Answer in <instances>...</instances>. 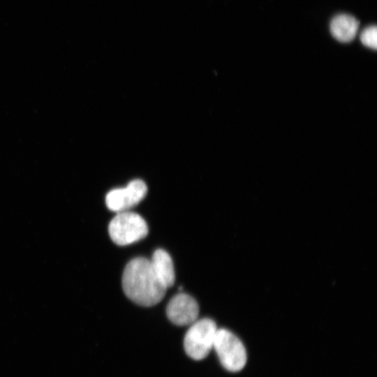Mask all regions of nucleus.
<instances>
[{"mask_svg":"<svg viewBox=\"0 0 377 377\" xmlns=\"http://www.w3.org/2000/svg\"><path fill=\"white\" fill-rule=\"evenodd\" d=\"M121 284L126 297L144 306L158 303L167 290L154 272L150 260L143 257L135 258L127 263Z\"/></svg>","mask_w":377,"mask_h":377,"instance_id":"obj_1","label":"nucleus"},{"mask_svg":"<svg viewBox=\"0 0 377 377\" xmlns=\"http://www.w3.org/2000/svg\"><path fill=\"white\" fill-rule=\"evenodd\" d=\"M108 232L116 244L126 246L145 237L148 233V226L140 214L124 211L117 213L110 221Z\"/></svg>","mask_w":377,"mask_h":377,"instance_id":"obj_2","label":"nucleus"},{"mask_svg":"<svg viewBox=\"0 0 377 377\" xmlns=\"http://www.w3.org/2000/svg\"><path fill=\"white\" fill-rule=\"evenodd\" d=\"M217 330L213 320L207 318L197 319L190 325L184 336L186 353L195 360L205 358L213 348Z\"/></svg>","mask_w":377,"mask_h":377,"instance_id":"obj_3","label":"nucleus"},{"mask_svg":"<svg viewBox=\"0 0 377 377\" xmlns=\"http://www.w3.org/2000/svg\"><path fill=\"white\" fill-rule=\"evenodd\" d=\"M213 348L226 370L237 372L246 365V348L242 341L230 330L224 328L217 330Z\"/></svg>","mask_w":377,"mask_h":377,"instance_id":"obj_4","label":"nucleus"},{"mask_svg":"<svg viewBox=\"0 0 377 377\" xmlns=\"http://www.w3.org/2000/svg\"><path fill=\"white\" fill-rule=\"evenodd\" d=\"M147 186L144 181L135 179L124 187L110 191L105 196L108 208L116 213L129 211L146 196Z\"/></svg>","mask_w":377,"mask_h":377,"instance_id":"obj_5","label":"nucleus"},{"mask_svg":"<svg viewBox=\"0 0 377 377\" xmlns=\"http://www.w3.org/2000/svg\"><path fill=\"white\" fill-rule=\"evenodd\" d=\"M199 306L196 300L191 295L180 293L169 301L166 307V315L175 325H190L198 317Z\"/></svg>","mask_w":377,"mask_h":377,"instance_id":"obj_6","label":"nucleus"},{"mask_svg":"<svg viewBox=\"0 0 377 377\" xmlns=\"http://www.w3.org/2000/svg\"><path fill=\"white\" fill-rule=\"evenodd\" d=\"M359 28V22L348 14L336 15L330 23L332 36L341 43H349L355 37Z\"/></svg>","mask_w":377,"mask_h":377,"instance_id":"obj_7","label":"nucleus"},{"mask_svg":"<svg viewBox=\"0 0 377 377\" xmlns=\"http://www.w3.org/2000/svg\"><path fill=\"white\" fill-rule=\"evenodd\" d=\"M152 267L161 283L168 288L175 280L174 265L170 254L165 250L156 249L150 260Z\"/></svg>","mask_w":377,"mask_h":377,"instance_id":"obj_8","label":"nucleus"},{"mask_svg":"<svg viewBox=\"0 0 377 377\" xmlns=\"http://www.w3.org/2000/svg\"><path fill=\"white\" fill-rule=\"evenodd\" d=\"M362 43L374 50L377 48V27L371 25L366 27L360 34Z\"/></svg>","mask_w":377,"mask_h":377,"instance_id":"obj_9","label":"nucleus"}]
</instances>
